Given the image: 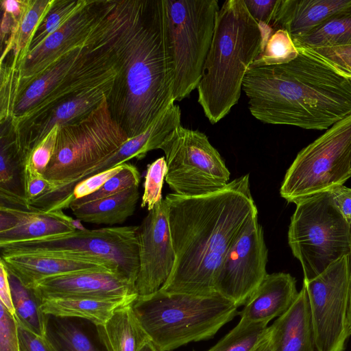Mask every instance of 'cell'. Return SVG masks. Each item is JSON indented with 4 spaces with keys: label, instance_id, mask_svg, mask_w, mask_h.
<instances>
[{
    "label": "cell",
    "instance_id": "obj_1",
    "mask_svg": "<svg viewBox=\"0 0 351 351\" xmlns=\"http://www.w3.org/2000/svg\"><path fill=\"white\" fill-rule=\"evenodd\" d=\"M95 29L117 71L110 110L128 138L135 137L175 102L165 1H104Z\"/></svg>",
    "mask_w": 351,
    "mask_h": 351
},
{
    "label": "cell",
    "instance_id": "obj_2",
    "mask_svg": "<svg viewBox=\"0 0 351 351\" xmlns=\"http://www.w3.org/2000/svg\"><path fill=\"white\" fill-rule=\"evenodd\" d=\"M165 200L176 261L160 290L216 294L215 278L223 258L258 218L250 175L212 193L192 197L170 193Z\"/></svg>",
    "mask_w": 351,
    "mask_h": 351
},
{
    "label": "cell",
    "instance_id": "obj_3",
    "mask_svg": "<svg viewBox=\"0 0 351 351\" xmlns=\"http://www.w3.org/2000/svg\"><path fill=\"white\" fill-rule=\"evenodd\" d=\"M278 65L250 66L242 89L258 121L306 130H328L351 114V83L303 47Z\"/></svg>",
    "mask_w": 351,
    "mask_h": 351
},
{
    "label": "cell",
    "instance_id": "obj_4",
    "mask_svg": "<svg viewBox=\"0 0 351 351\" xmlns=\"http://www.w3.org/2000/svg\"><path fill=\"white\" fill-rule=\"evenodd\" d=\"M263 34L243 0L226 1L215 20L211 45L197 86L198 103L210 123L225 117L241 96L250 65L261 51Z\"/></svg>",
    "mask_w": 351,
    "mask_h": 351
},
{
    "label": "cell",
    "instance_id": "obj_5",
    "mask_svg": "<svg viewBox=\"0 0 351 351\" xmlns=\"http://www.w3.org/2000/svg\"><path fill=\"white\" fill-rule=\"evenodd\" d=\"M135 315L157 351H171L213 338L239 315L238 307L218 293L195 295L159 290L137 296Z\"/></svg>",
    "mask_w": 351,
    "mask_h": 351
},
{
    "label": "cell",
    "instance_id": "obj_6",
    "mask_svg": "<svg viewBox=\"0 0 351 351\" xmlns=\"http://www.w3.org/2000/svg\"><path fill=\"white\" fill-rule=\"evenodd\" d=\"M295 204L289 226L288 243L302 265L304 280H310L350 254L351 223L336 208L328 191Z\"/></svg>",
    "mask_w": 351,
    "mask_h": 351
},
{
    "label": "cell",
    "instance_id": "obj_7",
    "mask_svg": "<svg viewBox=\"0 0 351 351\" xmlns=\"http://www.w3.org/2000/svg\"><path fill=\"white\" fill-rule=\"evenodd\" d=\"M128 139L106 97L83 118L59 126L53 156L43 174L51 182L47 192L101 163Z\"/></svg>",
    "mask_w": 351,
    "mask_h": 351
},
{
    "label": "cell",
    "instance_id": "obj_8",
    "mask_svg": "<svg viewBox=\"0 0 351 351\" xmlns=\"http://www.w3.org/2000/svg\"><path fill=\"white\" fill-rule=\"evenodd\" d=\"M138 226L77 229L69 233L0 244L1 255L49 254L99 261L135 285L139 270Z\"/></svg>",
    "mask_w": 351,
    "mask_h": 351
},
{
    "label": "cell",
    "instance_id": "obj_9",
    "mask_svg": "<svg viewBox=\"0 0 351 351\" xmlns=\"http://www.w3.org/2000/svg\"><path fill=\"white\" fill-rule=\"evenodd\" d=\"M173 62V95L182 101L197 88L219 10L217 0H165Z\"/></svg>",
    "mask_w": 351,
    "mask_h": 351
},
{
    "label": "cell",
    "instance_id": "obj_10",
    "mask_svg": "<svg viewBox=\"0 0 351 351\" xmlns=\"http://www.w3.org/2000/svg\"><path fill=\"white\" fill-rule=\"evenodd\" d=\"M351 177V114L303 148L287 169L280 189L297 204L343 184Z\"/></svg>",
    "mask_w": 351,
    "mask_h": 351
},
{
    "label": "cell",
    "instance_id": "obj_11",
    "mask_svg": "<svg viewBox=\"0 0 351 351\" xmlns=\"http://www.w3.org/2000/svg\"><path fill=\"white\" fill-rule=\"evenodd\" d=\"M165 154V181L182 196L218 191L229 183L230 173L219 152L202 132L180 125L160 148Z\"/></svg>",
    "mask_w": 351,
    "mask_h": 351
},
{
    "label": "cell",
    "instance_id": "obj_12",
    "mask_svg": "<svg viewBox=\"0 0 351 351\" xmlns=\"http://www.w3.org/2000/svg\"><path fill=\"white\" fill-rule=\"evenodd\" d=\"M350 256L345 255L310 280H304L318 351H344L351 335L348 312Z\"/></svg>",
    "mask_w": 351,
    "mask_h": 351
},
{
    "label": "cell",
    "instance_id": "obj_13",
    "mask_svg": "<svg viewBox=\"0 0 351 351\" xmlns=\"http://www.w3.org/2000/svg\"><path fill=\"white\" fill-rule=\"evenodd\" d=\"M263 230L254 219L223 258L216 275L217 293L237 307L245 305L268 274Z\"/></svg>",
    "mask_w": 351,
    "mask_h": 351
},
{
    "label": "cell",
    "instance_id": "obj_14",
    "mask_svg": "<svg viewBox=\"0 0 351 351\" xmlns=\"http://www.w3.org/2000/svg\"><path fill=\"white\" fill-rule=\"evenodd\" d=\"M139 270L135 284L138 296L159 291L169 279L176 261L165 199L143 219L137 229Z\"/></svg>",
    "mask_w": 351,
    "mask_h": 351
},
{
    "label": "cell",
    "instance_id": "obj_15",
    "mask_svg": "<svg viewBox=\"0 0 351 351\" xmlns=\"http://www.w3.org/2000/svg\"><path fill=\"white\" fill-rule=\"evenodd\" d=\"M178 125L171 114H164L143 133L129 138L116 152L71 182L58 186L35 199L27 202L29 208L62 210L70 207L74 187L81 181L136 158H143L147 152L159 149L170 133Z\"/></svg>",
    "mask_w": 351,
    "mask_h": 351
},
{
    "label": "cell",
    "instance_id": "obj_16",
    "mask_svg": "<svg viewBox=\"0 0 351 351\" xmlns=\"http://www.w3.org/2000/svg\"><path fill=\"white\" fill-rule=\"evenodd\" d=\"M101 5V1H89L88 4L66 23L27 53L18 68L21 78L17 99L58 59L85 45L97 20Z\"/></svg>",
    "mask_w": 351,
    "mask_h": 351
},
{
    "label": "cell",
    "instance_id": "obj_17",
    "mask_svg": "<svg viewBox=\"0 0 351 351\" xmlns=\"http://www.w3.org/2000/svg\"><path fill=\"white\" fill-rule=\"evenodd\" d=\"M114 80L87 89L64 101L34 121L13 132L14 145L20 160L25 159L34 146L56 125L79 120L95 108L110 94Z\"/></svg>",
    "mask_w": 351,
    "mask_h": 351
},
{
    "label": "cell",
    "instance_id": "obj_18",
    "mask_svg": "<svg viewBox=\"0 0 351 351\" xmlns=\"http://www.w3.org/2000/svg\"><path fill=\"white\" fill-rule=\"evenodd\" d=\"M41 299L62 297H121L137 295L135 285L105 269L84 270L47 278L32 287Z\"/></svg>",
    "mask_w": 351,
    "mask_h": 351
},
{
    "label": "cell",
    "instance_id": "obj_19",
    "mask_svg": "<svg viewBox=\"0 0 351 351\" xmlns=\"http://www.w3.org/2000/svg\"><path fill=\"white\" fill-rule=\"evenodd\" d=\"M79 229L62 210L0 205V244L69 233Z\"/></svg>",
    "mask_w": 351,
    "mask_h": 351
},
{
    "label": "cell",
    "instance_id": "obj_20",
    "mask_svg": "<svg viewBox=\"0 0 351 351\" xmlns=\"http://www.w3.org/2000/svg\"><path fill=\"white\" fill-rule=\"evenodd\" d=\"M351 14V0H278L272 29L291 38L307 34L331 19Z\"/></svg>",
    "mask_w": 351,
    "mask_h": 351
},
{
    "label": "cell",
    "instance_id": "obj_21",
    "mask_svg": "<svg viewBox=\"0 0 351 351\" xmlns=\"http://www.w3.org/2000/svg\"><path fill=\"white\" fill-rule=\"evenodd\" d=\"M0 261L8 273L28 288L40 280L80 271L105 269L117 274L114 268L105 262L49 254L1 255Z\"/></svg>",
    "mask_w": 351,
    "mask_h": 351
},
{
    "label": "cell",
    "instance_id": "obj_22",
    "mask_svg": "<svg viewBox=\"0 0 351 351\" xmlns=\"http://www.w3.org/2000/svg\"><path fill=\"white\" fill-rule=\"evenodd\" d=\"M298 291L296 280L291 274H267L239 312L240 320L267 322L283 315L295 300Z\"/></svg>",
    "mask_w": 351,
    "mask_h": 351
},
{
    "label": "cell",
    "instance_id": "obj_23",
    "mask_svg": "<svg viewBox=\"0 0 351 351\" xmlns=\"http://www.w3.org/2000/svg\"><path fill=\"white\" fill-rule=\"evenodd\" d=\"M269 337L271 351H318L304 285L288 311L269 326Z\"/></svg>",
    "mask_w": 351,
    "mask_h": 351
},
{
    "label": "cell",
    "instance_id": "obj_24",
    "mask_svg": "<svg viewBox=\"0 0 351 351\" xmlns=\"http://www.w3.org/2000/svg\"><path fill=\"white\" fill-rule=\"evenodd\" d=\"M137 295L121 297H62L42 300L41 309L49 316L77 317L95 326L104 325L119 307L132 302Z\"/></svg>",
    "mask_w": 351,
    "mask_h": 351
},
{
    "label": "cell",
    "instance_id": "obj_25",
    "mask_svg": "<svg viewBox=\"0 0 351 351\" xmlns=\"http://www.w3.org/2000/svg\"><path fill=\"white\" fill-rule=\"evenodd\" d=\"M132 302L117 308L104 325L95 326L106 351H138L150 341L135 315Z\"/></svg>",
    "mask_w": 351,
    "mask_h": 351
},
{
    "label": "cell",
    "instance_id": "obj_26",
    "mask_svg": "<svg viewBox=\"0 0 351 351\" xmlns=\"http://www.w3.org/2000/svg\"><path fill=\"white\" fill-rule=\"evenodd\" d=\"M138 199V185H136L116 195L71 209L80 221L97 225L121 224L134 214Z\"/></svg>",
    "mask_w": 351,
    "mask_h": 351
},
{
    "label": "cell",
    "instance_id": "obj_27",
    "mask_svg": "<svg viewBox=\"0 0 351 351\" xmlns=\"http://www.w3.org/2000/svg\"><path fill=\"white\" fill-rule=\"evenodd\" d=\"M85 44L58 59L26 88L16 100L12 119L38 104L65 78L85 51Z\"/></svg>",
    "mask_w": 351,
    "mask_h": 351
},
{
    "label": "cell",
    "instance_id": "obj_28",
    "mask_svg": "<svg viewBox=\"0 0 351 351\" xmlns=\"http://www.w3.org/2000/svg\"><path fill=\"white\" fill-rule=\"evenodd\" d=\"M8 280L14 308V317L18 324L44 338L48 315L41 309V299L32 289L24 286L10 273Z\"/></svg>",
    "mask_w": 351,
    "mask_h": 351
},
{
    "label": "cell",
    "instance_id": "obj_29",
    "mask_svg": "<svg viewBox=\"0 0 351 351\" xmlns=\"http://www.w3.org/2000/svg\"><path fill=\"white\" fill-rule=\"evenodd\" d=\"M54 0H28L23 15L14 27L12 59L10 65L19 68L26 57L32 38L38 26L48 14Z\"/></svg>",
    "mask_w": 351,
    "mask_h": 351
},
{
    "label": "cell",
    "instance_id": "obj_30",
    "mask_svg": "<svg viewBox=\"0 0 351 351\" xmlns=\"http://www.w3.org/2000/svg\"><path fill=\"white\" fill-rule=\"evenodd\" d=\"M56 351H101L71 318L48 315L44 337Z\"/></svg>",
    "mask_w": 351,
    "mask_h": 351
},
{
    "label": "cell",
    "instance_id": "obj_31",
    "mask_svg": "<svg viewBox=\"0 0 351 351\" xmlns=\"http://www.w3.org/2000/svg\"><path fill=\"white\" fill-rule=\"evenodd\" d=\"M292 40L295 47H321L351 45V14L331 19L307 34Z\"/></svg>",
    "mask_w": 351,
    "mask_h": 351
},
{
    "label": "cell",
    "instance_id": "obj_32",
    "mask_svg": "<svg viewBox=\"0 0 351 351\" xmlns=\"http://www.w3.org/2000/svg\"><path fill=\"white\" fill-rule=\"evenodd\" d=\"M269 335L267 322L240 320L235 327L206 351H255Z\"/></svg>",
    "mask_w": 351,
    "mask_h": 351
},
{
    "label": "cell",
    "instance_id": "obj_33",
    "mask_svg": "<svg viewBox=\"0 0 351 351\" xmlns=\"http://www.w3.org/2000/svg\"><path fill=\"white\" fill-rule=\"evenodd\" d=\"M88 3L89 1L86 0H54L49 12L34 34L28 52L40 45L49 35L66 23Z\"/></svg>",
    "mask_w": 351,
    "mask_h": 351
},
{
    "label": "cell",
    "instance_id": "obj_34",
    "mask_svg": "<svg viewBox=\"0 0 351 351\" xmlns=\"http://www.w3.org/2000/svg\"><path fill=\"white\" fill-rule=\"evenodd\" d=\"M298 55L299 51L288 32L279 29L272 34L250 66L287 64Z\"/></svg>",
    "mask_w": 351,
    "mask_h": 351
},
{
    "label": "cell",
    "instance_id": "obj_35",
    "mask_svg": "<svg viewBox=\"0 0 351 351\" xmlns=\"http://www.w3.org/2000/svg\"><path fill=\"white\" fill-rule=\"evenodd\" d=\"M141 175L138 169L130 163H124L123 169L109 179L95 193L74 200L69 208H75L87 202L116 195L130 187L139 184Z\"/></svg>",
    "mask_w": 351,
    "mask_h": 351
},
{
    "label": "cell",
    "instance_id": "obj_36",
    "mask_svg": "<svg viewBox=\"0 0 351 351\" xmlns=\"http://www.w3.org/2000/svg\"><path fill=\"white\" fill-rule=\"evenodd\" d=\"M167 171L165 157H160L147 166L144 182L141 208L152 210L162 200L163 181Z\"/></svg>",
    "mask_w": 351,
    "mask_h": 351
},
{
    "label": "cell",
    "instance_id": "obj_37",
    "mask_svg": "<svg viewBox=\"0 0 351 351\" xmlns=\"http://www.w3.org/2000/svg\"><path fill=\"white\" fill-rule=\"evenodd\" d=\"M20 72L10 64L1 66V112L3 124L10 121L13 115L20 84Z\"/></svg>",
    "mask_w": 351,
    "mask_h": 351
},
{
    "label": "cell",
    "instance_id": "obj_38",
    "mask_svg": "<svg viewBox=\"0 0 351 351\" xmlns=\"http://www.w3.org/2000/svg\"><path fill=\"white\" fill-rule=\"evenodd\" d=\"M58 130L59 125L53 127L49 132L34 146L25 159L23 170H34L42 175L43 174V172L45 171L53 156Z\"/></svg>",
    "mask_w": 351,
    "mask_h": 351
},
{
    "label": "cell",
    "instance_id": "obj_39",
    "mask_svg": "<svg viewBox=\"0 0 351 351\" xmlns=\"http://www.w3.org/2000/svg\"><path fill=\"white\" fill-rule=\"evenodd\" d=\"M334 70L346 78L351 77V45L306 47Z\"/></svg>",
    "mask_w": 351,
    "mask_h": 351
},
{
    "label": "cell",
    "instance_id": "obj_40",
    "mask_svg": "<svg viewBox=\"0 0 351 351\" xmlns=\"http://www.w3.org/2000/svg\"><path fill=\"white\" fill-rule=\"evenodd\" d=\"M0 351H19L17 321L1 302Z\"/></svg>",
    "mask_w": 351,
    "mask_h": 351
},
{
    "label": "cell",
    "instance_id": "obj_41",
    "mask_svg": "<svg viewBox=\"0 0 351 351\" xmlns=\"http://www.w3.org/2000/svg\"><path fill=\"white\" fill-rule=\"evenodd\" d=\"M124 163L104 172L93 175L81 182L75 187L71 196V203L89 195L100 189L109 179L118 173L123 167Z\"/></svg>",
    "mask_w": 351,
    "mask_h": 351
},
{
    "label": "cell",
    "instance_id": "obj_42",
    "mask_svg": "<svg viewBox=\"0 0 351 351\" xmlns=\"http://www.w3.org/2000/svg\"><path fill=\"white\" fill-rule=\"evenodd\" d=\"M243 2L250 14L259 26H269L272 28L278 0H243Z\"/></svg>",
    "mask_w": 351,
    "mask_h": 351
},
{
    "label": "cell",
    "instance_id": "obj_43",
    "mask_svg": "<svg viewBox=\"0 0 351 351\" xmlns=\"http://www.w3.org/2000/svg\"><path fill=\"white\" fill-rule=\"evenodd\" d=\"M50 184L51 182L38 172L23 170V191L27 204L45 193Z\"/></svg>",
    "mask_w": 351,
    "mask_h": 351
},
{
    "label": "cell",
    "instance_id": "obj_44",
    "mask_svg": "<svg viewBox=\"0 0 351 351\" xmlns=\"http://www.w3.org/2000/svg\"><path fill=\"white\" fill-rule=\"evenodd\" d=\"M328 193L336 208L351 223V189L343 184L331 188Z\"/></svg>",
    "mask_w": 351,
    "mask_h": 351
},
{
    "label": "cell",
    "instance_id": "obj_45",
    "mask_svg": "<svg viewBox=\"0 0 351 351\" xmlns=\"http://www.w3.org/2000/svg\"><path fill=\"white\" fill-rule=\"evenodd\" d=\"M18 337L19 351H49L44 338L19 324Z\"/></svg>",
    "mask_w": 351,
    "mask_h": 351
},
{
    "label": "cell",
    "instance_id": "obj_46",
    "mask_svg": "<svg viewBox=\"0 0 351 351\" xmlns=\"http://www.w3.org/2000/svg\"><path fill=\"white\" fill-rule=\"evenodd\" d=\"M0 302L14 316L15 312L8 280V273L1 261H0Z\"/></svg>",
    "mask_w": 351,
    "mask_h": 351
},
{
    "label": "cell",
    "instance_id": "obj_47",
    "mask_svg": "<svg viewBox=\"0 0 351 351\" xmlns=\"http://www.w3.org/2000/svg\"><path fill=\"white\" fill-rule=\"evenodd\" d=\"M27 3L28 0H3L1 1V8L4 12L11 15L16 25L25 10Z\"/></svg>",
    "mask_w": 351,
    "mask_h": 351
},
{
    "label": "cell",
    "instance_id": "obj_48",
    "mask_svg": "<svg viewBox=\"0 0 351 351\" xmlns=\"http://www.w3.org/2000/svg\"><path fill=\"white\" fill-rule=\"evenodd\" d=\"M15 26L16 24L11 15L3 11L0 27L1 43L3 40L5 43H6Z\"/></svg>",
    "mask_w": 351,
    "mask_h": 351
},
{
    "label": "cell",
    "instance_id": "obj_49",
    "mask_svg": "<svg viewBox=\"0 0 351 351\" xmlns=\"http://www.w3.org/2000/svg\"><path fill=\"white\" fill-rule=\"evenodd\" d=\"M255 351H271L269 335Z\"/></svg>",
    "mask_w": 351,
    "mask_h": 351
},
{
    "label": "cell",
    "instance_id": "obj_50",
    "mask_svg": "<svg viewBox=\"0 0 351 351\" xmlns=\"http://www.w3.org/2000/svg\"><path fill=\"white\" fill-rule=\"evenodd\" d=\"M350 302H349V312H348V319H349V326L350 330L351 333V250H350Z\"/></svg>",
    "mask_w": 351,
    "mask_h": 351
},
{
    "label": "cell",
    "instance_id": "obj_51",
    "mask_svg": "<svg viewBox=\"0 0 351 351\" xmlns=\"http://www.w3.org/2000/svg\"><path fill=\"white\" fill-rule=\"evenodd\" d=\"M138 351H157L152 343L149 341Z\"/></svg>",
    "mask_w": 351,
    "mask_h": 351
},
{
    "label": "cell",
    "instance_id": "obj_52",
    "mask_svg": "<svg viewBox=\"0 0 351 351\" xmlns=\"http://www.w3.org/2000/svg\"><path fill=\"white\" fill-rule=\"evenodd\" d=\"M49 351H56L53 346L44 337Z\"/></svg>",
    "mask_w": 351,
    "mask_h": 351
},
{
    "label": "cell",
    "instance_id": "obj_53",
    "mask_svg": "<svg viewBox=\"0 0 351 351\" xmlns=\"http://www.w3.org/2000/svg\"><path fill=\"white\" fill-rule=\"evenodd\" d=\"M348 79L350 80V82L351 83V77L350 78H348Z\"/></svg>",
    "mask_w": 351,
    "mask_h": 351
}]
</instances>
